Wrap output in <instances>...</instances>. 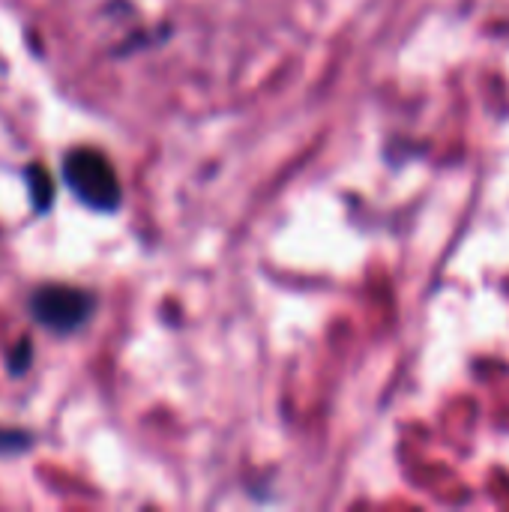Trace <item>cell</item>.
Masks as SVG:
<instances>
[{"mask_svg":"<svg viewBox=\"0 0 509 512\" xmlns=\"http://www.w3.org/2000/svg\"><path fill=\"white\" fill-rule=\"evenodd\" d=\"M63 183L90 210L111 213L120 207L123 189H120L117 171L99 150H87V147L72 150L63 159Z\"/></svg>","mask_w":509,"mask_h":512,"instance_id":"cell-1","label":"cell"},{"mask_svg":"<svg viewBox=\"0 0 509 512\" xmlns=\"http://www.w3.org/2000/svg\"><path fill=\"white\" fill-rule=\"evenodd\" d=\"M93 309H96L93 294L72 288V285H42L30 297L33 321L57 336H69L81 330L90 321Z\"/></svg>","mask_w":509,"mask_h":512,"instance_id":"cell-2","label":"cell"},{"mask_svg":"<svg viewBox=\"0 0 509 512\" xmlns=\"http://www.w3.org/2000/svg\"><path fill=\"white\" fill-rule=\"evenodd\" d=\"M24 180H27V189H30V201L36 210H48L51 207V198H54V183L48 177V171L42 165H30L24 171Z\"/></svg>","mask_w":509,"mask_h":512,"instance_id":"cell-3","label":"cell"},{"mask_svg":"<svg viewBox=\"0 0 509 512\" xmlns=\"http://www.w3.org/2000/svg\"><path fill=\"white\" fill-rule=\"evenodd\" d=\"M30 444H33V435L18 432V429H3V426H0V456L24 453Z\"/></svg>","mask_w":509,"mask_h":512,"instance_id":"cell-4","label":"cell"}]
</instances>
